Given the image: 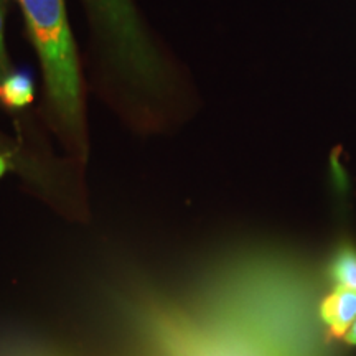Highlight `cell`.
Masks as SVG:
<instances>
[{
  "label": "cell",
  "instance_id": "obj_7",
  "mask_svg": "<svg viewBox=\"0 0 356 356\" xmlns=\"http://www.w3.org/2000/svg\"><path fill=\"white\" fill-rule=\"evenodd\" d=\"M6 170H7V165H6V160H3L2 157H0V177L3 175V173H6Z\"/></svg>",
  "mask_w": 356,
  "mask_h": 356
},
{
  "label": "cell",
  "instance_id": "obj_6",
  "mask_svg": "<svg viewBox=\"0 0 356 356\" xmlns=\"http://www.w3.org/2000/svg\"><path fill=\"white\" fill-rule=\"evenodd\" d=\"M341 340H343L346 345H350V346H356V318H355V322L351 323V327L348 328V332L345 333V335H343V338H341Z\"/></svg>",
  "mask_w": 356,
  "mask_h": 356
},
{
  "label": "cell",
  "instance_id": "obj_1",
  "mask_svg": "<svg viewBox=\"0 0 356 356\" xmlns=\"http://www.w3.org/2000/svg\"><path fill=\"white\" fill-rule=\"evenodd\" d=\"M42 66L47 109L58 131L81 145L86 129L81 70L66 0H17Z\"/></svg>",
  "mask_w": 356,
  "mask_h": 356
},
{
  "label": "cell",
  "instance_id": "obj_2",
  "mask_svg": "<svg viewBox=\"0 0 356 356\" xmlns=\"http://www.w3.org/2000/svg\"><path fill=\"white\" fill-rule=\"evenodd\" d=\"M318 315L328 335L341 340L356 318V291L333 287V291L320 302Z\"/></svg>",
  "mask_w": 356,
  "mask_h": 356
},
{
  "label": "cell",
  "instance_id": "obj_3",
  "mask_svg": "<svg viewBox=\"0 0 356 356\" xmlns=\"http://www.w3.org/2000/svg\"><path fill=\"white\" fill-rule=\"evenodd\" d=\"M327 277L333 287L356 291V248L345 243L337 248L328 261Z\"/></svg>",
  "mask_w": 356,
  "mask_h": 356
},
{
  "label": "cell",
  "instance_id": "obj_4",
  "mask_svg": "<svg viewBox=\"0 0 356 356\" xmlns=\"http://www.w3.org/2000/svg\"><path fill=\"white\" fill-rule=\"evenodd\" d=\"M35 84L26 74L10 73L0 81V102L10 109H22L32 104Z\"/></svg>",
  "mask_w": 356,
  "mask_h": 356
},
{
  "label": "cell",
  "instance_id": "obj_5",
  "mask_svg": "<svg viewBox=\"0 0 356 356\" xmlns=\"http://www.w3.org/2000/svg\"><path fill=\"white\" fill-rule=\"evenodd\" d=\"M3 0H0V81L6 79L10 74V68H8V58L6 51V43H3Z\"/></svg>",
  "mask_w": 356,
  "mask_h": 356
}]
</instances>
